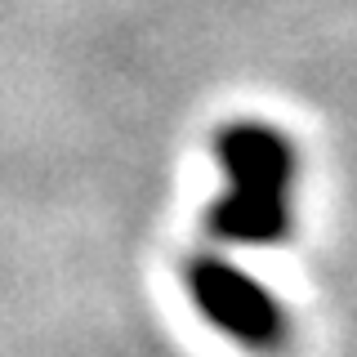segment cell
<instances>
[{
    "label": "cell",
    "instance_id": "cell-2",
    "mask_svg": "<svg viewBox=\"0 0 357 357\" xmlns=\"http://www.w3.org/2000/svg\"><path fill=\"white\" fill-rule=\"evenodd\" d=\"M188 299L206 317V326H215L223 340L241 349L273 353L290 335V317L277 304V295L223 255H197L188 264Z\"/></svg>",
    "mask_w": 357,
    "mask_h": 357
},
{
    "label": "cell",
    "instance_id": "cell-1",
    "mask_svg": "<svg viewBox=\"0 0 357 357\" xmlns=\"http://www.w3.org/2000/svg\"><path fill=\"white\" fill-rule=\"evenodd\" d=\"M215 161L228 188L206 228L228 245H277L295 228V143L264 121H237L215 134Z\"/></svg>",
    "mask_w": 357,
    "mask_h": 357
}]
</instances>
